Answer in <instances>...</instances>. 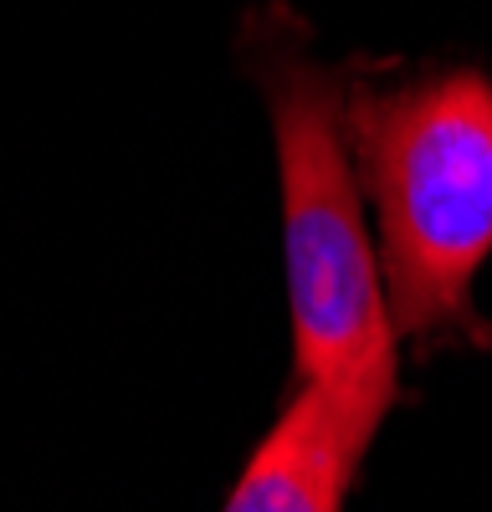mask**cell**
Listing matches in <instances>:
<instances>
[{"instance_id":"1","label":"cell","mask_w":492,"mask_h":512,"mask_svg":"<svg viewBox=\"0 0 492 512\" xmlns=\"http://www.w3.org/2000/svg\"><path fill=\"white\" fill-rule=\"evenodd\" d=\"M246 67L272 108L282 251L293 308V390L400 395V354L385 267L359 216V164L349 144V82L308 52L287 11H257L241 36Z\"/></svg>"},{"instance_id":"2","label":"cell","mask_w":492,"mask_h":512,"mask_svg":"<svg viewBox=\"0 0 492 512\" xmlns=\"http://www.w3.org/2000/svg\"><path fill=\"white\" fill-rule=\"evenodd\" d=\"M390 323L421 349L487 344L472 277L492 256V82L467 67L349 82Z\"/></svg>"},{"instance_id":"3","label":"cell","mask_w":492,"mask_h":512,"mask_svg":"<svg viewBox=\"0 0 492 512\" xmlns=\"http://www.w3.org/2000/svg\"><path fill=\"white\" fill-rule=\"evenodd\" d=\"M390 405L395 395L375 390H293L221 512H344L349 482Z\"/></svg>"}]
</instances>
